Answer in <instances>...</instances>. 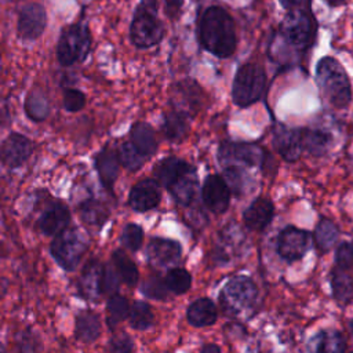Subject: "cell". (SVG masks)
<instances>
[{
	"label": "cell",
	"mask_w": 353,
	"mask_h": 353,
	"mask_svg": "<svg viewBox=\"0 0 353 353\" xmlns=\"http://www.w3.org/2000/svg\"><path fill=\"white\" fill-rule=\"evenodd\" d=\"M165 284L168 290L176 295L185 294L192 284V276L188 270L181 269V268H174L170 269L165 274Z\"/></svg>",
	"instance_id": "37"
},
{
	"label": "cell",
	"mask_w": 353,
	"mask_h": 353,
	"mask_svg": "<svg viewBox=\"0 0 353 353\" xmlns=\"http://www.w3.org/2000/svg\"><path fill=\"white\" fill-rule=\"evenodd\" d=\"M76 338L84 343L94 342L101 332V320L95 312L83 310L76 317Z\"/></svg>",
	"instance_id": "27"
},
{
	"label": "cell",
	"mask_w": 353,
	"mask_h": 353,
	"mask_svg": "<svg viewBox=\"0 0 353 353\" xmlns=\"http://www.w3.org/2000/svg\"><path fill=\"white\" fill-rule=\"evenodd\" d=\"M350 353H353V352H350Z\"/></svg>",
	"instance_id": "53"
},
{
	"label": "cell",
	"mask_w": 353,
	"mask_h": 353,
	"mask_svg": "<svg viewBox=\"0 0 353 353\" xmlns=\"http://www.w3.org/2000/svg\"><path fill=\"white\" fill-rule=\"evenodd\" d=\"M309 248V234L305 230H301L295 226L284 228L277 237V252L279 255L288 261L294 262L301 259Z\"/></svg>",
	"instance_id": "12"
},
{
	"label": "cell",
	"mask_w": 353,
	"mask_h": 353,
	"mask_svg": "<svg viewBox=\"0 0 353 353\" xmlns=\"http://www.w3.org/2000/svg\"><path fill=\"white\" fill-rule=\"evenodd\" d=\"M301 0H279V3L281 4L283 8H285L287 11H291V10H295L296 6L299 4Z\"/></svg>",
	"instance_id": "47"
},
{
	"label": "cell",
	"mask_w": 353,
	"mask_h": 353,
	"mask_svg": "<svg viewBox=\"0 0 353 353\" xmlns=\"http://www.w3.org/2000/svg\"><path fill=\"white\" fill-rule=\"evenodd\" d=\"M0 353H6V349H4V346L0 343Z\"/></svg>",
	"instance_id": "52"
},
{
	"label": "cell",
	"mask_w": 353,
	"mask_h": 353,
	"mask_svg": "<svg viewBox=\"0 0 353 353\" xmlns=\"http://www.w3.org/2000/svg\"><path fill=\"white\" fill-rule=\"evenodd\" d=\"M330 7H338L342 4H346L349 0H324Z\"/></svg>",
	"instance_id": "50"
},
{
	"label": "cell",
	"mask_w": 353,
	"mask_h": 353,
	"mask_svg": "<svg viewBox=\"0 0 353 353\" xmlns=\"http://www.w3.org/2000/svg\"><path fill=\"white\" fill-rule=\"evenodd\" d=\"M128 320L135 330H148L153 324V313L146 302L137 301L128 313Z\"/></svg>",
	"instance_id": "35"
},
{
	"label": "cell",
	"mask_w": 353,
	"mask_h": 353,
	"mask_svg": "<svg viewBox=\"0 0 353 353\" xmlns=\"http://www.w3.org/2000/svg\"><path fill=\"white\" fill-rule=\"evenodd\" d=\"M139 6H141V7H145V8H149V10L157 11V8H159V1H157V0H141Z\"/></svg>",
	"instance_id": "48"
},
{
	"label": "cell",
	"mask_w": 353,
	"mask_h": 353,
	"mask_svg": "<svg viewBox=\"0 0 353 353\" xmlns=\"http://www.w3.org/2000/svg\"><path fill=\"white\" fill-rule=\"evenodd\" d=\"M87 248L85 236L77 229L68 226L55 234L50 251L57 263L66 272L74 270Z\"/></svg>",
	"instance_id": "5"
},
{
	"label": "cell",
	"mask_w": 353,
	"mask_h": 353,
	"mask_svg": "<svg viewBox=\"0 0 353 353\" xmlns=\"http://www.w3.org/2000/svg\"><path fill=\"white\" fill-rule=\"evenodd\" d=\"M280 34L288 46L305 50L310 44L313 36L310 17L298 8L288 11L280 25Z\"/></svg>",
	"instance_id": "8"
},
{
	"label": "cell",
	"mask_w": 353,
	"mask_h": 353,
	"mask_svg": "<svg viewBox=\"0 0 353 353\" xmlns=\"http://www.w3.org/2000/svg\"><path fill=\"white\" fill-rule=\"evenodd\" d=\"M314 243L320 252H327L339 237V230L335 223L327 218H321L314 229Z\"/></svg>",
	"instance_id": "32"
},
{
	"label": "cell",
	"mask_w": 353,
	"mask_h": 353,
	"mask_svg": "<svg viewBox=\"0 0 353 353\" xmlns=\"http://www.w3.org/2000/svg\"><path fill=\"white\" fill-rule=\"evenodd\" d=\"M102 273L103 266L97 259L85 263L80 277V291L87 299H97L102 294Z\"/></svg>",
	"instance_id": "24"
},
{
	"label": "cell",
	"mask_w": 353,
	"mask_h": 353,
	"mask_svg": "<svg viewBox=\"0 0 353 353\" xmlns=\"http://www.w3.org/2000/svg\"><path fill=\"white\" fill-rule=\"evenodd\" d=\"M121 241L124 247H127L131 251H137L141 248L143 243V230L139 225L137 223H128L124 226L123 234H121Z\"/></svg>",
	"instance_id": "40"
},
{
	"label": "cell",
	"mask_w": 353,
	"mask_h": 353,
	"mask_svg": "<svg viewBox=\"0 0 353 353\" xmlns=\"http://www.w3.org/2000/svg\"><path fill=\"white\" fill-rule=\"evenodd\" d=\"M47 26V12L40 3H26L18 14L17 30L25 40H36Z\"/></svg>",
	"instance_id": "11"
},
{
	"label": "cell",
	"mask_w": 353,
	"mask_h": 353,
	"mask_svg": "<svg viewBox=\"0 0 353 353\" xmlns=\"http://www.w3.org/2000/svg\"><path fill=\"white\" fill-rule=\"evenodd\" d=\"M181 245L175 240L153 237L148 244V261L154 268H165L178 262L181 256Z\"/></svg>",
	"instance_id": "15"
},
{
	"label": "cell",
	"mask_w": 353,
	"mask_h": 353,
	"mask_svg": "<svg viewBox=\"0 0 353 353\" xmlns=\"http://www.w3.org/2000/svg\"><path fill=\"white\" fill-rule=\"evenodd\" d=\"M201 196L205 207L215 212L222 214L229 207L230 200V189L226 181L221 175H208L204 181Z\"/></svg>",
	"instance_id": "13"
},
{
	"label": "cell",
	"mask_w": 353,
	"mask_h": 353,
	"mask_svg": "<svg viewBox=\"0 0 353 353\" xmlns=\"http://www.w3.org/2000/svg\"><path fill=\"white\" fill-rule=\"evenodd\" d=\"M349 327H350V332H352V335H353V320H350V323H349Z\"/></svg>",
	"instance_id": "51"
},
{
	"label": "cell",
	"mask_w": 353,
	"mask_h": 353,
	"mask_svg": "<svg viewBox=\"0 0 353 353\" xmlns=\"http://www.w3.org/2000/svg\"><path fill=\"white\" fill-rule=\"evenodd\" d=\"M134 343L128 334L120 332L110 339L109 353H132Z\"/></svg>",
	"instance_id": "45"
},
{
	"label": "cell",
	"mask_w": 353,
	"mask_h": 353,
	"mask_svg": "<svg viewBox=\"0 0 353 353\" xmlns=\"http://www.w3.org/2000/svg\"><path fill=\"white\" fill-rule=\"evenodd\" d=\"M159 182L152 179H143L135 183L128 196V204L132 210L145 212L154 208L160 201Z\"/></svg>",
	"instance_id": "17"
},
{
	"label": "cell",
	"mask_w": 353,
	"mask_h": 353,
	"mask_svg": "<svg viewBox=\"0 0 353 353\" xmlns=\"http://www.w3.org/2000/svg\"><path fill=\"white\" fill-rule=\"evenodd\" d=\"M141 291L152 299H165L168 287L165 280H161L159 276H152L141 285Z\"/></svg>",
	"instance_id": "41"
},
{
	"label": "cell",
	"mask_w": 353,
	"mask_h": 353,
	"mask_svg": "<svg viewBox=\"0 0 353 353\" xmlns=\"http://www.w3.org/2000/svg\"><path fill=\"white\" fill-rule=\"evenodd\" d=\"M189 120H190L189 114L171 108V110L165 112L163 116L161 131L167 139L179 141L186 135L189 130Z\"/></svg>",
	"instance_id": "25"
},
{
	"label": "cell",
	"mask_w": 353,
	"mask_h": 353,
	"mask_svg": "<svg viewBox=\"0 0 353 353\" xmlns=\"http://www.w3.org/2000/svg\"><path fill=\"white\" fill-rule=\"evenodd\" d=\"M256 294V287L251 279L245 276H236L222 288L219 302L228 316L243 317L252 310Z\"/></svg>",
	"instance_id": "4"
},
{
	"label": "cell",
	"mask_w": 353,
	"mask_h": 353,
	"mask_svg": "<svg viewBox=\"0 0 353 353\" xmlns=\"http://www.w3.org/2000/svg\"><path fill=\"white\" fill-rule=\"evenodd\" d=\"M316 81L324 98L338 109L346 108L352 99L350 81L345 68L331 57H324L316 66Z\"/></svg>",
	"instance_id": "2"
},
{
	"label": "cell",
	"mask_w": 353,
	"mask_h": 353,
	"mask_svg": "<svg viewBox=\"0 0 353 353\" xmlns=\"http://www.w3.org/2000/svg\"><path fill=\"white\" fill-rule=\"evenodd\" d=\"M273 204L270 200L258 197L243 212L244 223L251 230H263L273 218Z\"/></svg>",
	"instance_id": "19"
},
{
	"label": "cell",
	"mask_w": 353,
	"mask_h": 353,
	"mask_svg": "<svg viewBox=\"0 0 353 353\" xmlns=\"http://www.w3.org/2000/svg\"><path fill=\"white\" fill-rule=\"evenodd\" d=\"M193 170L190 164L178 159V157H165L154 168V176L159 183L165 186L167 189L172 186L181 176Z\"/></svg>",
	"instance_id": "20"
},
{
	"label": "cell",
	"mask_w": 353,
	"mask_h": 353,
	"mask_svg": "<svg viewBox=\"0 0 353 353\" xmlns=\"http://www.w3.org/2000/svg\"><path fill=\"white\" fill-rule=\"evenodd\" d=\"M119 288V273L116 268L112 265H105L103 266V273H102V283H101V290L102 294H113Z\"/></svg>",
	"instance_id": "44"
},
{
	"label": "cell",
	"mask_w": 353,
	"mask_h": 353,
	"mask_svg": "<svg viewBox=\"0 0 353 353\" xmlns=\"http://www.w3.org/2000/svg\"><path fill=\"white\" fill-rule=\"evenodd\" d=\"M201 47L218 58H228L236 50V29L229 12L219 7H208L199 23Z\"/></svg>",
	"instance_id": "1"
},
{
	"label": "cell",
	"mask_w": 353,
	"mask_h": 353,
	"mask_svg": "<svg viewBox=\"0 0 353 353\" xmlns=\"http://www.w3.org/2000/svg\"><path fill=\"white\" fill-rule=\"evenodd\" d=\"M204 91L190 79L181 80L171 87V108L185 112L190 117L201 108Z\"/></svg>",
	"instance_id": "10"
},
{
	"label": "cell",
	"mask_w": 353,
	"mask_h": 353,
	"mask_svg": "<svg viewBox=\"0 0 353 353\" xmlns=\"http://www.w3.org/2000/svg\"><path fill=\"white\" fill-rule=\"evenodd\" d=\"M130 313L128 302L124 296L119 294H113L108 301V324L109 328H114V325L123 321Z\"/></svg>",
	"instance_id": "38"
},
{
	"label": "cell",
	"mask_w": 353,
	"mask_h": 353,
	"mask_svg": "<svg viewBox=\"0 0 353 353\" xmlns=\"http://www.w3.org/2000/svg\"><path fill=\"white\" fill-rule=\"evenodd\" d=\"M130 142L145 157H149L157 150V138L154 130L143 121H137L130 131Z\"/></svg>",
	"instance_id": "23"
},
{
	"label": "cell",
	"mask_w": 353,
	"mask_h": 353,
	"mask_svg": "<svg viewBox=\"0 0 353 353\" xmlns=\"http://www.w3.org/2000/svg\"><path fill=\"white\" fill-rule=\"evenodd\" d=\"M346 342L336 330H323L309 342V353H345Z\"/></svg>",
	"instance_id": "22"
},
{
	"label": "cell",
	"mask_w": 353,
	"mask_h": 353,
	"mask_svg": "<svg viewBox=\"0 0 353 353\" xmlns=\"http://www.w3.org/2000/svg\"><path fill=\"white\" fill-rule=\"evenodd\" d=\"M331 143V135L323 130L301 128V145L302 150L309 152L313 156H323Z\"/></svg>",
	"instance_id": "29"
},
{
	"label": "cell",
	"mask_w": 353,
	"mask_h": 353,
	"mask_svg": "<svg viewBox=\"0 0 353 353\" xmlns=\"http://www.w3.org/2000/svg\"><path fill=\"white\" fill-rule=\"evenodd\" d=\"M131 41L138 48H150L164 37V25L157 17V11L138 6L130 25Z\"/></svg>",
	"instance_id": "7"
},
{
	"label": "cell",
	"mask_w": 353,
	"mask_h": 353,
	"mask_svg": "<svg viewBox=\"0 0 353 353\" xmlns=\"http://www.w3.org/2000/svg\"><path fill=\"white\" fill-rule=\"evenodd\" d=\"M62 103L68 112H79L85 105V95L80 90L65 88Z\"/></svg>",
	"instance_id": "42"
},
{
	"label": "cell",
	"mask_w": 353,
	"mask_h": 353,
	"mask_svg": "<svg viewBox=\"0 0 353 353\" xmlns=\"http://www.w3.org/2000/svg\"><path fill=\"white\" fill-rule=\"evenodd\" d=\"M80 216L84 221V223H87L88 226H95V228H101L105 221L109 216V211L105 207V204H102L98 200L90 199L85 200L80 204Z\"/></svg>",
	"instance_id": "33"
},
{
	"label": "cell",
	"mask_w": 353,
	"mask_h": 353,
	"mask_svg": "<svg viewBox=\"0 0 353 353\" xmlns=\"http://www.w3.org/2000/svg\"><path fill=\"white\" fill-rule=\"evenodd\" d=\"M266 153L255 143L247 142H222L218 149L219 163L229 165L254 167L265 161Z\"/></svg>",
	"instance_id": "9"
},
{
	"label": "cell",
	"mask_w": 353,
	"mask_h": 353,
	"mask_svg": "<svg viewBox=\"0 0 353 353\" xmlns=\"http://www.w3.org/2000/svg\"><path fill=\"white\" fill-rule=\"evenodd\" d=\"M182 6H183V0H164V10L170 18L178 17Z\"/></svg>",
	"instance_id": "46"
},
{
	"label": "cell",
	"mask_w": 353,
	"mask_h": 353,
	"mask_svg": "<svg viewBox=\"0 0 353 353\" xmlns=\"http://www.w3.org/2000/svg\"><path fill=\"white\" fill-rule=\"evenodd\" d=\"M196 188H197V182H196V175L193 168L189 172H186L183 176H181L172 186H170L168 190L179 204L189 205L194 199Z\"/></svg>",
	"instance_id": "31"
},
{
	"label": "cell",
	"mask_w": 353,
	"mask_h": 353,
	"mask_svg": "<svg viewBox=\"0 0 353 353\" xmlns=\"http://www.w3.org/2000/svg\"><path fill=\"white\" fill-rule=\"evenodd\" d=\"M273 145L277 153L287 161H295L302 152L301 128H290L285 125L274 127Z\"/></svg>",
	"instance_id": "16"
},
{
	"label": "cell",
	"mask_w": 353,
	"mask_h": 353,
	"mask_svg": "<svg viewBox=\"0 0 353 353\" xmlns=\"http://www.w3.org/2000/svg\"><path fill=\"white\" fill-rule=\"evenodd\" d=\"M218 313L215 303L208 298H200L190 303L188 309V321L193 327H207L216 321Z\"/></svg>",
	"instance_id": "26"
},
{
	"label": "cell",
	"mask_w": 353,
	"mask_h": 353,
	"mask_svg": "<svg viewBox=\"0 0 353 353\" xmlns=\"http://www.w3.org/2000/svg\"><path fill=\"white\" fill-rule=\"evenodd\" d=\"M25 113L33 121H43L50 114V101L40 88H33L25 99Z\"/></svg>",
	"instance_id": "30"
},
{
	"label": "cell",
	"mask_w": 353,
	"mask_h": 353,
	"mask_svg": "<svg viewBox=\"0 0 353 353\" xmlns=\"http://www.w3.org/2000/svg\"><path fill=\"white\" fill-rule=\"evenodd\" d=\"M32 142L22 134H10L0 146V160L10 168L19 167L23 164L32 153Z\"/></svg>",
	"instance_id": "14"
},
{
	"label": "cell",
	"mask_w": 353,
	"mask_h": 353,
	"mask_svg": "<svg viewBox=\"0 0 353 353\" xmlns=\"http://www.w3.org/2000/svg\"><path fill=\"white\" fill-rule=\"evenodd\" d=\"M119 163L120 161L117 157V152L109 148H103L95 156V168L101 178V182L110 192L113 190V185L119 174Z\"/></svg>",
	"instance_id": "21"
},
{
	"label": "cell",
	"mask_w": 353,
	"mask_h": 353,
	"mask_svg": "<svg viewBox=\"0 0 353 353\" xmlns=\"http://www.w3.org/2000/svg\"><path fill=\"white\" fill-rule=\"evenodd\" d=\"M350 270L335 266L331 273L332 295L341 305H347L353 299V276L349 273Z\"/></svg>",
	"instance_id": "28"
},
{
	"label": "cell",
	"mask_w": 353,
	"mask_h": 353,
	"mask_svg": "<svg viewBox=\"0 0 353 353\" xmlns=\"http://www.w3.org/2000/svg\"><path fill=\"white\" fill-rule=\"evenodd\" d=\"M266 73L258 63L241 65L233 79L232 99L240 108L258 102L265 91Z\"/></svg>",
	"instance_id": "3"
},
{
	"label": "cell",
	"mask_w": 353,
	"mask_h": 353,
	"mask_svg": "<svg viewBox=\"0 0 353 353\" xmlns=\"http://www.w3.org/2000/svg\"><path fill=\"white\" fill-rule=\"evenodd\" d=\"M201 353H221V349L215 343H207V345L203 346Z\"/></svg>",
	"instance_id": "49"
},
{
	"label": "cell",
	"mask_w": 353,
	"mask_h": 353,
	"mask_svg": "<svg viewBox=\"0 0 353 353\" xmlns=\"http://www.w3.org/2000/svg\"><path fill=\"white\" fill-rule=\"evenodd\" d=\"M112 258H113V266L116 268L121 280L127 285H135L138 283V277H139L135 263L121 250L114 251Z\"/></svg>",
	"instance_id": "34"
},
{
	"label": "cell",
	"mask_w": 353,
	"mask_h": 353,
	"mask_svg": "<svg viewBox=\"0 0 353 353\" xmlns=\"http://www.w3.org/2000/svg\"><path fill=\"white\" fill-rule=\"evenodd\" d=\"M70 222V212L62 203L48 205L37 221L39 229L47 236H55L68 228Z\"/></svg>",
	"instance_id": "18"
},
{
	"label": "cell",
	"mask_w": 353,
	"mask_h": 353,
	"mask_svg": "<svg viewBox=\"0 0 353 353\" xmlns=\"http://www.w3.org/2000/svg\"><path fill=\"white\" fill-rule=\"evenodd\" d=\"M91 33L84 23L66 26L58 40L57 58L62 66H70L85 58L91 48Z\"/></svg>",
	"instance_id": "6"
},
{
	"label": "cell",
	"mask_w": 353,
	"mask_h": 353,
	"mask_svg": "<svg viewBox=\"0 0 353 353\" xmlns=\"http://www.w3.org/2000/svg\"><path fill=\"white\" fill-rule=\"evenodd\" d=\"M335 265L341 269H352L353 268V244L349 241H343L338 245L335 251Z\"/></svg>",
	"instance_id": "43"
},
{
	"label": "cell",
	"mask_w": 353,
	"mask_h": 353,
	"mask_svg": "<svg viewBox=\"0 0 353 353\" xmlns=\"http://www.w3.org/2000/svg\"><path fill=\"white\" fill-rule=\"evenodd\" d=\"M117 157H119V161L120 164L130 170V171H137L139 170L143 163H145V156H142L137 149L135 146L131 143V142H123L119 149H117Z\"/></svg>",
	"instance_id": "36"
},
{
	"label": "cell",
	"mask_w": 353,
	"mask_h": 353,
	"mask_svg": "<svg viewBox=\"0 0 353 353\" xmlns=\"http://www.w3.org/2000/svg\"><path fill=\"white\" fill-rule=\"evenodd\" d=\"M225 181L229 186V189L236 194L240 196L245 190V185L248 182V178L241 170V167L237 165H229L225 168Z\"/></svg>",
	"instance_id": "39"
}]
</instances>
